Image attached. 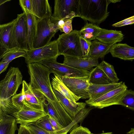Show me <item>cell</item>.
Returning <instances> with one entry per match:
<instances>
[{"instance_id": "23", "label": "cell", "mask_w": 134, "mask_h": 134, "mask_svg": "<svg viewBox=\"0 0 134 134\" xmlns=\"http://www.w3.org/2000/svg\"><path fill=\"white\" fill-rule=\"evenodd\" d=\"M113 45L103 43L97 39L91 41L89 57L98 59L104 58L109 53Z\"/></svg>"}, {"instance_id": "34", "label": "cell", "mask_w": 134, "mask_h": 134, "mask_svg": "<svg viewBox=\"0 0 134 134\" xmlns=\"http://www.w3.org/2000/svg\"><path fill=\"white\" fill-rule=\"evenodd\" d=\"M80 42L82 57H89L91 41L80 36Z\"/></svg>"}, {"instance_id": "42", "label": "cell", "mask_w": 134, "mask_h": 134, "mask_svg": "<svg viewBox=\"0 0 134 134\" xmlns=\"http://www.w3.org/2000/svg\"><path fill=\"white\" fill-rule=\"evenodd\" d=\"M49 119L54 131H57L63 129L54 119L50 116Z\"/></svg>"}, {"instance_id": "13", "label": "cell", "mask_w": 134, "mask_h": 134, "mask_svg": "<svg viewBox=\"0 0 134 134\" xmlns=\"http://www.w3.org/2000/svg\"><path fill=\"white\" fill-rule=\"evenodd\" d=\"M47 115L45 111L35 110L24 105L19 110L14 113L13 116L16 118L17 124L26 125L35 122Z\"/></svg>"}, {"instance_id": "39", "label": "cell", "mask_w": 134, "mask_h": 134, "mask_svg": "<svg viewBox=\"0 0 134 134\" xmlns=\"http://www.w3.org/2000/svg\"><path fill=\"white\" fill-rule=\"evenodd\" d=\"M19 4L26 8L30 12L33 14L31 0H20Z\"/></svg>"}, {"instance_id": "4", "label": "cell", "mask_w": 134, "mask_h": 134, "mask_svg": "<svg viewBox=\"0 0 134 134\" xmlns=\"http://www.w3.org/2000/svg\"><path fill=\"white\" fill-rule=\"evenodd\" d=\"M23 76L19 69L11 67L0 82V99H11L22 84Z\"/></svg>"}, {"instance_id": "41", "label": "cell", "mask_w": 134, "mask_h": 134, "mask_svg": "<svg viewBox=\"0 0 134 134\" xmlns=\"http://www.w3.org/2000/svg\"><path fill=\"white\" fill-rule=\"evenodd\" d=\"M18 131V134H32L29 129L25 125H20Z\"/></svg>"}, {"instance_id": "24", "label": "cell", "mask_w": 134, "mask_h": 134, "mask_svg": "<svg viewBox=\"0 0 134 134\" xmlns=\"http://www.w3.org/2000/svg\"><path fill=\"white\" fill-rule=\"evenodd\" d=\"M16 118L8 115L0 119V134H15L18 130Z\"/></svg>"}, {"instance_id": "44", "label": "cell", "mask_w": 134, "mask_h": 134, "mask_svg": "<svg viewBox=\"0 0 134 134\" xmlns=\"http://www.w3.org/2000/svg\"><path fill=\"white\" fill-rule=\"evenodd\" d=\"M127 134H134V128H131L130 131L127 133Z\"/></svg>"}, {"instance_id": "16", "label": "cell", "mask_w": 134, "mask_h": 134, "mask_svg": "<svg viewBox=\"0 0 134 134\" xmlns=\"http://www.w3.org/2000/svg\"><path fill=\"white\" fill-rule=\"evenodd\" d=\"M17 18L7 23L0 25V48L1 55L9 49Z\"/></svg>"}, {"instance_id": "10", "label": "cell", "mask_w": 134, "mask_h": 134, "mask_svg": "<svg viewBox=\"0 0 134 134\" xmlns=\"http://www.w3.org/2000/svg\"><path fill=\"white\" fill-rule=\"evenodd\" d=\"M40 63L48 68L51 73L61 77L88 76L90 72L89 71L75 68L59 63L57 61V59L43 60Z\"/></svg>"}, {"instance_id": "30", "label": "cell", "mask_w": 134, "mask_h": 134, "mask_svg": "<svg viewBox=\"0 0 134 134\" xmlns=\"http://www.w3.org/2000/svg\"><path fill=\"white\" fill-rule=\"evenodd\" d=\"M98 66L103 71L112 82H118L119 79L118 77L113 65L103 60Z\"/></svg>"}, {"instance_id": "36", "label": "cell", "mask_w": 134, "mask_h": 134, "mask_svg": "<svg viewBox=\"0 0 134 134\" xmlns=\"http://www.w3.org/2000/svg\"><path fill=\"white\" fill-rule=\"evenodd\" d=\"M25 125L29 129L32 134H53L52 132L47 131L34 125L29 124Z\"/></svg>"}, {"instance_id": "22", "label": "cell", "mask_w": 134, "mask_h": 134, "mask_svg": "<svg viewBox=\"0 0 134 134\" xmlns=\"http://www.w3.org/2000/svg\"><path fill=\"white\" fill-rule=\"evenodd\" d=\"M23 12L26 14L28 29V43L29 49L33 48L34 42L37 35V21L35 15L26 8L20 5Z\"/></svg>"}, {"instance_id": "25", "label": "cell", "mask_w": 134, "mask_h": 134, "mask_svg": "<svg viewBox=\"0 0 134 134\" xmlns=\"http://www.w3.org/2000/svg\"><path fill=\"white\" fill-rule=\"evenodd\" d=\"M101 29L96 24L87 22L81 29L79 31V34L80 36L91 41L96 39Z\"/></svg>"}, {"instance_id": "21", "label": "cell", "mask_w": 134, "mask_h": 134, "mask_svg": "<svg viewBox=\"0 0 134 134\" xmlns=\"http://www.w3.org/2000/svg\"><path fill=\"white\" fill-rule=\"evenodd\" d=\"M124 38V35L121 31L102 28L96 39L104 44L113 45L121 41Z\"/></svg>"}, {"instance_id": "40", "label": "cell", "mask_w": 134, "mask_h": 134, "mask_svg": "<svg viewBox=\"0 0 134 134\" xmlns=\"http://www.w3.org/2000/svg\"><path fill=\"white\" fill-rule=\"evenodd\" d=\"M73 19L66 21L63 27L62 32L65 34L69 33L72 30V22Z\"/></svg>"}, {"instance_id": "38", "label": "cell", "mask_w": 134, "mask_h": 134, "mask_svg": "<svg viewBox=\"0 0 134 134\" xmlns=\"http://www.w3.org/2000/svg\"><path fill=\"white\" fill-rule=\"evenodd\" d=\"M87 128L82 126L72 129L69 134H93Z\"/></svg>"}, {"instance_id": "19", "label": "cell", "mask_w": 134, "mask_h": 134, "mask_svg": "<svg viewBox=\"0 0 134 134\" xmlns=\"http://www.w3.org/2000/svg\"><path fill=\"white\" fill-rule=\"evenodd\" d=\"M33 12L37 21L52 16L51 7L47 0H31Z\"/></svg>"}, {"instance_id": "31", "label": "cell", "mask_w": 134, "mask_h": 134, "mask_svg": "<svg viewBox=\"0 0 134 134\" xmlns=\"http://www.w3.org/2000/svg\"><path fill=\"white\" fill-rule=\"evenodd\" d=\"M43 106L44 111L49 116L54 119L63 128H64V124L50 103L46 99L43 102Z\"/></svg>"}, {"instance_id": "17", "label": "cell", "mask_w": 134, "mask_h": 134, "mask_svg": "<svg viewBox=\"0 0 134 134\" xmlns=\"http://www.w3.org/2000/svg\"><path fill=\"white\" fill-rule=\"evenodd\" d=\"M53 90L63 108L73 119H74L80 111L86 107V103L78 102L76 104L73 103L58 91L53 89Z\"/></svg>"}, {"instance_id": "35", "label": "cell", "mask_w": 134, "mask_h": 134, "mask_svg": "<svg viewBox=\"0 0 134 134\" xmlns=\"http://www.w3.org/2000/svg\"><path fill=\"white\" fill-rule=\"evenodd\" d=\"M25 95L23 90L19 94H16L12 97L11 100L13 104L16 107L21 109L24 106Z\"/></svg>"}, {"instance_id": "46", "label": "cell", "mask_w": 134, "mask_h": 134, "mask_svg": "<svg viewBox=\"0 0 134 134\" xmlns=\"http://www.w3.org/2000/svg\"><path fill=\"white\" fill-rule=\"evenodd\" d=\"M98 134H112V132H106V133H101Z\"/></svg>"}, {"instance_id": "26", "label": "cell", "mask_w": 134, "mask_h": 134, "mask_svg": "<svg viewBox=\"0 0 134 134\" xmlns=\"http://www.w3.org/2000/svg\"><path fill=\"white\" fill-rule=\"evenodd\" d=\"M88 79L90 83L94 84H105L112 83L98 66L90 71Z\"/></svg>"}, {"instance_id": "8", "label": "cell", "mask_w": 134, "mask_h": 134, "mask_svg": "<svg viewBox=\"0 0 134 134\" xmlns=\"http://www.w3.org/2000/svg\"><path fill=\"white\" fill-rule=\"evenodd\" d=\"M52 16L54 19L65 21L80 17V0H55Z\"/></svg>"}, {"instance_id": "9", "label": "cell", "mask_w": 134, "mask_h": 134, "mask_svg": "<svg viewBox=\"0 0 134 134\" xmlns=\"http://www.w3.org/2000/svg\"><path fill=\"white\" fill-rule=\"evenodd\" d=\"M124 82L119 86L91 102L86 103L90 107L99 109L113 105H120L127 89Z\"/></svg>"}, {"instance_id": "28", "label": "cell", "mask_w": 134, "mask_h": 134, "mask_svg": "<svg viewBox=\"0 0 134 134\" xmlns=\"http://www.w3.org/2000/svg\"><path fill=\"white\" fill-rule=\"evenodd\" d=\"M27 51L18 47L9 49L1 55L0 59L2 62H8L10 63L14 59L20 57H24Z\"/></svg>"}, {"instance_id": "1", "label": "cell", "mask_w": 134, "mask_h": 134, "mask_svg": "<svg viewBox=\"0 0 134 134\" xmlns=\"http://www.w3.org/2000/svg\"><path fill=\"white\" fill-rule=\"evenodd\" d=\"M27 66L30 76L29 83L31 87L43 95L64 124L68 122L71 118L63 108L54 92L50 80L51 71L40 63L29 64Z\"/></svg>"}, {"instance_id": "5", "label": "cell", "mask_w": 134, "mask_h": 134, "mask_svg": "<svg viewBox=\"0 0 134 134\" xmlns=\"http://www.w3.org/2000/svg\"><path fill=\"white\" fill-rule=\"evenodd\" d=\"M79 31L74 30L69 33L59 35L57 39L58 51L60 55L83 57L80 42Z\"/></svg>"}, {"instance_id": "11", "label": "cell", "mask_w": 134, "mask_h": 134, "mask_svg": "<svg viewBox=\"0 0 134 134\" xmlns=\"http://www.w3.org/2000/svg\"><path fill=\"white\" fill-rule=\"evenodd\" d=\"M61 78L65 85L76 96L83 99L90 98V96L87 92L90 84L89 76H64Z\"/></svg>"}, {"instance_id": "45", "label": "cell", "mask_w": 134, "mask_h": 134, "mask_svg": "<svg viewBox=\"0 0 134 134\" xmlns=\"http://www.w3.org/2000/svg\"><path fill=\"white\" fill-rule=\"evenodd\" d=\"M10 0H0V5H1L4 4L5 3L10 1Z\"/></svg>"}, {"instance_id": "18", "label": "cell", "mask_w": 134, "mask_h": 134, "mask_svg": "<svg viewBox=\"0 0 134 134\" xmlns=\"http://www.w3.org/2000/svg\"><path fill=\"white\" fill-rule=\"evenodd\" d=\"M109 53L114 57L125 60H134V47L126 43H119L113 44L110 49Z\"/></svg>"}, {"instance_id": "14", "label": "cell", "mask_w": 134, "mask_h": 134, "mask_svg": "<svg viewBox=\"0 0 134 134\" xmlns=\"http://www.w3.org/2000/svg\"><path fill=\"white\" fill-rule=\"evenodd\" d=\"M63 64L79 69L91 71L99 64L98 59L90 57H78L64 55Z\"/></svg>"}, {"instance_id": "2", "label": "cell", "mask_w": 134, "mask_h": 134, "mask_svg": "<svg viewBox=\"0 0 134 134\" xmlns=\"http://www.w3.org/2000/svg\"><path fill=\"white\" fill-rule=\"evenodd\" d=\"M111 0H80L81 18L99 25L109 15L108 8Z\"/></svg>"}, {"instance_id": "15", "label": "cell", "mask_w": 134, "mask_h": 134, "mask_svg": "<svg viewBox=\"0 0 134 134\" xmlns=\"http://www.w3.org/2000/svg\"><path fill=\"white\" fill-rule=\"evenodd\" d=\"M123 83L121 81L118 83H111L105 84H94L90 83L87 92L90 98L85 101L86 103L93 101L109 92L116 88Z\"/></svg>"}, {"instance_id": "43", "label": "cell", "mask_w": 134, "mask_h": 134, "mask_svg": "<svg viewBox=\"0 0 134 134\" xmlns=\"http://www.w3.org/2000/svg\"><path fill=\"white\" fill-rule=\"evenodd\" d=\"M10 62H0V74L6 71Z\"/></svg>"}, {"instance_id": "32", "label": "cell", "mask_w": 134, "mask_h": 134, "mask_svg": "<svg viewBox=\"0 0 134 134\" xmlns=\"http://www.w3.org/2000/svg\"><path fill=\"white\" fill-rule=\"evenodd\" d=\"M120 105L134 110V91L127 89L121 101Z\"/></svg>"}, {"instance_id": "12", "label": "cell", "mask_w": 134, "mask_h": 134, "mask_svg": "<svg viewBox=\"0 0 134 134\" xmlns=\"http://www.w3.org/2000/svg\"><path fill=\"white\" fill-rule=\"evenodd\" d=\"M22 90L24 92V104L27 107L38 110L44 111L43 102L45 98L40 92L33 89L25 80L22 83Z\"/></svg>"}, {"instance_id": "3", "label": "cell", "mask_w": 134, "mask_h": 134, "mask_svg": "<svg viewBox=\"0 0 134 134\" xmlns=\"http://www.w3.org/2000/svg\"><path fill=\"white\" fill-rule=\"evenodd\" d=\"M57 21L52 16L37 21V35L33 42V48L43 47L51 42L52 38L59 30Z\"/></svg>"}, {"instance_id": "20", "label": "cell", "mask_w": 134, "mask_h": 134, "mask_svg": "<svg viewBox=\"0 0 134 134\" xmlns=\"http://www.w3.org/2000/svg\"><path fill=\"white\" fill-rule=\"evenodd\" d=\"M51 83L53 89L59 92L73 103L77 104V102L80 99L74 94L66 86L61 77L54 74Z\"/></svg>"}, {"instance_id": "7", "label": "cell", "mask_w": 134, "mask_h": 134, "mask_svg": "<svg viewBox=\"0 0 134 134\" xmlns=\"http://www.w3.org/2000/svg\"><path fill=\"white\" fill-rule=\"evenodd\" d=\"M58 47L57 40L51 42L46 45L37 48H32L27 51L24 57L27 64L40 63L42 61L57 59L60 55Z\"/></svg>"}, {"instance_id": "6", "label": "cell", "mask_w": 134, "mask_h": 134, "mask_svg": "<svg viewBox=\"0 0 134 134\" xmlns=\"http://www.w3.org/2000/svg\"><path fill=\"white\" fill-rule=\"evenodd\" d=\"M14 26L9 49L19 48L27 51L28 29L27 17L24 12L18 14Z\"/></svg>"}, {"instance_id": "37", "label": "cell", "mask_w": 134, "mask_h": 134, "mask_svg": "<svg viewBox=\"0 0 134 134\" xmlns=\"http://www.w3.org/2000/svg\"><path fill=\"white\" fill-rule=\"evenodd\" d=\"M134 23V15L114 24H113L112 26L115 27H118Z\"/></svg>"}, {"instance_id": "33", "label": "cell", "mask_w": 134, "mask_h": 134, "mask_svg": "<svg viewBox=\"0 0 134 134\" xmlns=\"http://www.w3.org/2000/svg\"><path fill=\"white\" fill-rule=\"evenodd\" d=\"M48 114L38 119L36 122L30 124L36 125L40 128L50 132L54 131L49 119Z\"/></svg>"}, {"instance_id": "29", "label": "cell", "mask_w": 134, "mask_h": 134, "mask_svg": "<svg viewBox=\"0 0 134 134\" xmlns=\"http://www.w3.org/2000/svg\"><path fill=\"white\" fill-rule=\"evenodd\" d=\"M20 109L13 104L11 99H0V119L8 115L13 116Z\"/></svg>"}, {"instance_id": "27", "label": "cell", "mask_w": 134, "mask_h": 134, "mask_svg": "<svg viewBox=\"0 0 134 134\" xmlns=\"http://www.w3.org/2000/svg\"><path fill=\"white\" fill-rule=\"evenodd\" d=\"M93 108V107H85L78 114L73 121L69 125L60 130L53 132V134H67L74 125L82 121Z\"/></svg>"}]
</instances>
